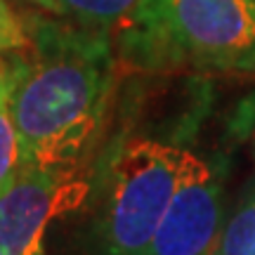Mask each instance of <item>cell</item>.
I'll return each mask as SVG.
<instances>
[{"mask_svg":"<svg viewBox=\"0 0 255 255\" xmlns=\"http://www.w3.org/2000/svg\"><path fill=\"white\" fill-rule=\"evenodd\" d=\"M28 45L5 55L21 168L78 170L100 139L116 83L107 28L38 17Z\"/></svg>","mask_w":255,"mask_h":255,"instance_id":"1","label":"cell"},{"mask_svg":"<svg viewBox=\"0 0 255 255\" xmlns=\"http://www.w3.org/2000/svg\"><path fill=\"white\" fill-rule=\"evenodd\" d=\"M123 24V57L142 69L255 73V0H137Z\"/></svg>","mask_w":255,"mask_h":255,"instance_id":"2","label":"cell"},{"mask_svg":"<svg viewBox=\"0 0 255 255\" xmlns=\"http://www.w3.org/2000/svg\"><path fill=\"white\" fill-rule=\"evenodd\" d=\"M196 158L184 146L149 137H132L116 146L102 168L90 255H144Z\"/></svg>","mask_w":255,"mask_h":255,"instance_id":"3","label":"cell"},{"mask_svg":"<svg viewBox=\"0 0 255 255\" xmlns=\"http://www.w3.org/2000/svg\"><path fill=\"white\" fill-rule=\"evenodd\" d=\"M88 196L78 170L21 168L0 196V255H45L47 225Z\"/></svg>","mask_w":255,"mask_h":255,"instance_id":"4","label":"cell"},{"mask_svg":"<svg viewBox=\"0 0 255 255\" xmlns=\"http://www.w3.org/2000/svg\"><path fill=\"white\" fill-rule=\"evenodd\" d=\"M222 229V187L203 158L177 187L144 255H208Z\"/></svg>","mask_w":255,"mask_h":255,"instance_id":"5","label":"cell"},{"mask_svg":"<svg viewBox=\"0 0 255 255\" xmlns=\"http://www.w3.org/2000/svg\"><path fill=\"white\" fill-rule=\"evenodd\" d=\"M208 255H255V175L227 222H222L218 241Z\"/></svg>","mask_w":255,"mask_h":255,"instance_id":"6","label":"cell"},{"mask_svg":"<svg viewBox=\"0 0 255 255\" xmlns=\"http://www.w3.org/2000/svg\"><path fill=\"white\" fill-rule=\"evenodd\" d=\"M33 5L76 24L109 28L132 12L137 0H36Z\"/></svg>","mask_w":255,"mask_h":255,"instance_id":"7","label":"cell"},{"mask_svg":"<svg viewBox=\"0 0 255 255\" xmlns=\"http://www.w3.org/2000/svg\"><path fill=\"white\" fill-rule=\"evenodd\" d=\"M21 170V144L9 104V66L0 57V196Z\"/></svg>","mask_w":255,"mask_h":255,"instance_id":"8","label":"cell"},{"mask_svg":"<svg viewBox=\"0 0 255 255\" xmlns=\"http://www.w3.org/2000/svg\"><path fill=\"white\" fill-rule=\"evenodd\" d=\"M28 45V31L9 7L7 0H0V57L9 52H19Z\"/></svg>","mask_w":255,"mask_h":255,"instance_id":"9","label":"cell"},{"mask_svg":"<svg viewBox=\"0 0 255 255\" xmlns=\"http://www.w3.org/2000/svg\"><path fill=\"white\" fill-rule=\"evenodd\" d=\"M28 2H36V0H28Z\"/></svg>","mask_w":255,"mask_h":255,"instance_id":"10","label":"cell"}]
</instances>
